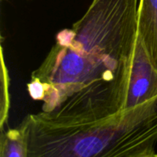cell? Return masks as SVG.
<instances>
[{
	"label": "cell",
	"mask_w": 157,
	"mask_h": 157,
	"mask_svg": "<svg viewBox=\"0 0 157 157\" xmlns=\"http://www.w3.org/2000/svg\"><path fill=\"white\" fill-rule=\"evenodd\" d=\"M140 0H92L32 72L28 91L42 111L120 110L138 36Z\"/></svg>",
	"instance_id": "6da1fadb"
},
{
	"label": "cell",
	"mask_w": 157,
	"mask_h": 157,
	"mask_svg": "<svg viewBox=\"0 0 157 157\" xmlns=\"http://www.w3.org/2000/svg\"><path fill=\"white\" fill-rule=\"evenodd\" d=\"M28 157L157 156V98L104 117H55L41 110L24 119Z\"/></svg>",
	"instance_id": "7a4b0ae2"
},
{
	"label": "cell",
	"mask_w": 157,
	"mask_h": 157,
	"mask_svg": "<svg viewBox=\"0 0 157 157\" xmlns=\"http://www.w3.org/2000/svg\"><path fill=\"white\" fill-rule=\"evenodd\" d=\"M157 98V70L138 35L136 49L123 94L122 110L134 108Z\"/></svg>",
	"instance_id": "3957f363"
},
{
	"label": "cell",
	"mask_w": 157,
	"mask_h": 157,
	"mask_svg": "<svg viewBox=\"0 0 157 157\" xmlns=\"http://www.w3.org/2000/svg\"><path fill=\"white\" fill-rule=\"evenodd\" d=\"M138 35L157 70V0H140Z\"/></svg>",
	"instance_id": "277c9868"
},
{
	"label": "cell",
	"mask_w": 157,
	"mask_h": 157,
	"mask_svg": "<svg viewBox=\"0 0 157 157\" xmlns=\"http://www.w3.org/2000/svg\"><path fill=\"white\" fill-rule=\"evenodd\" d=\"M29 133L23 120L18 127L1 131V157H28Z\"/></svg>",
	"instance_id": "5b68a950"
},
{
	"label": "cell",
	"mask_w": 157,
	"mask_h": 157,
	"mask_svg": "<svg viewBox=\"0 0 157 157\" xmlns=\"http://www.w3.org/2000/svg\"><path fill=\"white\" fill-rule=\"evenodd\" d=\"M9 76L7 66L3 57L2 48L1 50V106H0V128H4L9 117L10 108V95H9Z\"/></svg>",
	"instance_id": "8992f818"
}]
</instances>
